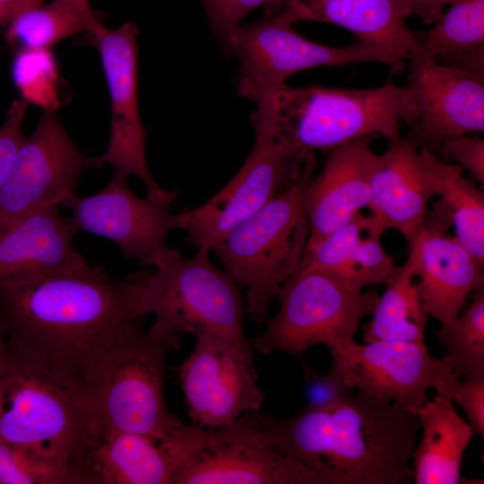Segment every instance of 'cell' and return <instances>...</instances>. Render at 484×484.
Here are the masks:
<instances>
[{
  "label": "cell",
  "instance_id": "obj_29",
  "mask_svg": "<svg viewBox=\"0 0 484 484\" xmlns=\"http://www.w3.org/2000/svg\"><path fill=\"white\" fill-rule=\"evenodd\" d=\"M103 28L66 0H52L15 15L5 31L7 42L17 50L51 48L79 33L93 37Z\"/></svg>",
  "mask_w": 484,
  "mask_h": 484
},
{
  "label": "cell",
  "instance_id": "obj_42",
  "mask_svg": "<svg viewBox=\"0 0 484 484\" xmlns=\"http://www.w3.org/2000/svg\"><path fill=\"white\" fill-rule=\"evenodd\" d=\"M5 350H6V341L4 339V335L3 332L0 329V368L2 367L4 356H5Z\"/></svg>",
  "mask_w": 484,
  "mask_h": 484
},
{
  "label": "cell",
  "instance_id": "obj_35",
  "mask_svg": "<svg viewBox=\"0 0 484 484\" xmlns=\"http://www.w3.org/2000/svg\"><path fill=\"white\" fill-rule=\"evenodd\" d=\"M444 157L454 160L470 172L479 183H484V140L461 134L444 142L440 151Z\"/></svg>",
  "mask_w": 484,
  "mask_h": 484
},
{
  "label": "cell",
  "instance_id": "obj_3",
  "mask_svg": "<svg viewBox=\"0 0 484 484\" xmlns=\"http://www.w3.org/2000/svg\"><path fill=\"white\" fill-rule=\"evenodd\" d=\"M81 381L6 341L0 368V441L22 449L81 484L95 441Z\"/></svg>",
  "mask_w": 484,
  "mask_h": 484
},
{
  "label": "cell",
  "instance_id": "obj_39",
  "mask_svg": "<svg viewBox=\"0 0 484 484\" xmlns=\"http://www.w3.org/2000/svg\"><path fill=\"white\" fill-rule=\"evenodd\" d=\"M45 0H3L10 15V21L21 13L40 5Z\"/></svg>",
  "mask_w": 484,
  "mask_h": 484
},
{
  "label": "cell",
  "instance_id": "obj_23",
  "mask_svg": "<svg viewBox=\"0 0 484 484\" xmlns=\"http://www.w3.org/2000/svg\"><path fill=\"white\" fill-rule=\"evenodd\" d=\"M284 7L294 22H328L349 30L356 41L385 51L402 70L419 44L396 0H288Z\"/></svg>",
  "mask_w": 484,
  "mask_h": 484
},
{
  "label": "cell",
  "instance_id": "obj_38",
  "mask_svg": "<svg viewBox=\"0 0 484 484\" xmlns=\"http://www.w3.org/2000/svg\"><path fill=\"white\" fill-rule=\"evenodd\" d=\"M460 0H396L401 14L416 15L427 25H432L445 12L446 5Z\"/></svg>",
  "mask_w": 484,
  "mask_h": 484
},
{
  "label": "cell",
  "instance_id": "obj_6",
  "mask_svg": "<svg viewBox=\"0 0 484 484\" xmlns=\"http://www.w3.org/2000/svg\"><path fill=\"white\" fill-rule=\"evenodd\" d=\"M281 138L304 154L328 151L367 136H400L401 122L414 123L411 89L385 83L370 89L283 84L272 107Z\"/></svg>",
  "mask_w": 484,
  "mask_h": 484
},
{
  "label": "cell",
  "instance_id": "obj_8",
  "mask_svg": "<svg viewBox=\"0 0 484 484\" xmlns=\"http://www.w3.org/2000/svg\"><path fill=\"white\" fill-rule=\"evenodd\" d=\"M294 23L283 7L278 14L238 27L227 39L224 48L240 60L238 93L256 106L271 101L290 76L303 70L378 62L394 73L402 72L379 48L359 41L343 47L320 44L298 33Z\"/></svg>",
  "mask_w": 484,
  "mask_h": 484
},
{
  "label": "cell",
  "instance_id": "obj_27",
  "mask_svg": "<svg viewBox=\"0 0 484 484\" xmlns=\"http://www.w3.org/2000/svg\"><path fill=\"white\" fill-rule=\"evenodd\" d=\"M416 38L437 62L484 82V0H460Z\"/></svg>",
  "mask_w": 484,
  "mask_h": 484
},
{
  "label": "cell",
  "instance_id": "obj_18",
  "mask_svg": "<svg viewBox=\"0 0 484 484\" xmlns=\"http://www.w3.org/2000/svg\"><path fill=\"white\" fill-rule=\"evenodd\" d=\"M207 434V428L194 424L167 440L131 432L99 438L81 465V484H171Z\"/></svg>",
  "mask_w": 484,
  "mask_h": 484
},
{
  "label": "cell",
  "instance_id": "obj_13",
  "mask_svg": "<svg viewBox=\"0 0 484 484\" xmlns=\"http://www.w3.org/2000/svg\"><path fill=\"white\" fill-rule=\"evenodd\" d=\"M171 484L339 483L281 452L250 411L208 429L203 446L178 469Z\"/></svg>",
  "mask_w": 484,
  "mask_h": 484
},
{
  "label": "cell",
  "instance_id": "obj_4",
  "mask_svg": "<svg viewBox=\"0 0 484 484\" xmlns=\"http://www.w3.org/2000/svg\"><path fill=\"white\" fill-rule=\"evenodd\" d=\"M180 335L156 324L129 328L88 370L82 388L97 440L119 432L167 440L186 424L167 408L166 361Z\"/></svg>",
  "mask_w": 484,
  "mask_h": 484
},
{
  "label": "cell",
  "instance_id": "obj_31",
  "mask_svg": "<svg viewBox=\"0 0 484 484\" xmlns=\"http://www.w3.org/2000/svg\"><path fill=\"white\" fill-rule=\"evenodd\" d=\"M12 74L25 102L42 108L44 112H56L59 108V72L50 48L17 50Z\"/></svg>",
  "mask_w": 484,
  "mask_h": 484
},
{
  "label": "cell",
  "instance_id": "obj_1",
  "mask_svg": "<svg viewBox=\"0 0 484 484\" xmlns=\"http://www.w3.org/2000/svg\"><path fill=\"white\" fill-rule=\"evenodd\" d=\"M147 314L143 272L112 280L100 266L0 286L7 341L78 381Z\"/></svg>",
  "mask_w": 484,
  "mask_h": 484
},
{
  "label": "cell",
  "instance_id": "obj_34",
  "mask_svg": "<svg viewBox=\"0 0 484 484\" xmlns=\"http://www.w3.org/2000/svg\"><path fill=\"white\" fill-rule=\"evenodd\" d=\"M27 107L28 103L22 99L13 101L0 126V186L9 175L24 139L22 121Z\"/></svg>",
  "mask_w": 484,
  "mask_h": 484
},
{
  "label": "cell",
  "instance_id": "obj_14",
  "mask_svg": "<svg viewBox=\"0 0 484 484\" xmlns=\"http://www.w3.org/2000/svg\"><path fill=\"white\" fill-rule=\"evenodd\" d=\"M94 168H99L96 159L77 147L55 112L45 111L0 186V232L38 211L61 206L75 194L82 173Z\"/></svg>",
  "mask_w": 484,
  "mask_h": 484
},
{
  "label": "cell",
  "instance_id": "obj_30",
  "mask_svg": "<svg viewBox=\"0 0 484 484\" xmlns=\"http://www.w3.org/2000/svg\"><path fill=\"white\" fill-rule=\"evenodd\" d=\"M436 337L445 349L442 358L458 379L484 374V288L450 323L441 324Z\"/></svg>",
  "mask_w": 484,
  "mask_h": 484
},
{
  "label": "cell",
  "instance_id": "obj_15",
  "mask_svg": "<svg viewBox=\"0 0 484 484\" xmlns=\"http://www.w3.org/2000/svg\"><path fill=\"white\" fill-rule=\"evenodd\" d=\"M127 178L115 170L102 190L90 196L73 194L61 206L70 210L67 219L75 234L86 231L108 238L119 246L125 259L155 267L174 251L166 240L176 229L171 205L178 191L141 198L131 191Z\"/></svg>",
  "mask_w": 484,
  "mask_h": 484
},
{
  "label": "cell",
  "instance_id": "obj_21",
  "mask_svg": "<svg viewBox=\"0 0 484 484\" xmlns=\"http://www.w3.org/2000/svg\"><path fill=\"white\" fill-rule=\"evenodd\" d=\"M59 207L38 211L0 232V286L92 268L73 247L76 234Z\"/></svg>",
  "mask_w": 484,
  "mask_h": 484
},
{
  "label": "cell",
  "instance_id": "obj_2",
  "mask_svg": "<svg viewBox=\"0 0 484 484\" xmlns=\"http://www.w3.org/2000/svg\"><path fill=\"white\" fill-rule=\"evenodd\" d=\"M281 452L339 484H408L420 430L417 413L366 393H350L286 419L251 411Z\"/></svg>",
  "mask_w": 484,
  "mask_h": 484
},
{
  "label": "cell",
  "instance_id": "obj_36",
  "mask_svg": "<svg viewBox=\"0 0 484 484\" xmlns=\"http://www.w3.org/2000/svg\"><path fill=\"white\" fill-rule=\"evenodd\" d=\"M452 400L456 402L468 418L474 433L484 436V374L464 377L459 381Z\"/></svg>",
  "mask_w": 484,
  "mask_h": 484
},
{
  "label": "cell",
  "instance_id": "obj_19",
  "mask_svg": "<svg viewBox=\"0 0 484 484\" xmlns=\"http://www.w3.org/2000/svg\"><path fill=\"white\" fill-rule=\"evenodd\" d=\"M452 224L447 214L433 209L415 243L421 303L428 315L441 324L453 321L466 307L469 295L484 281V263L456 239L445 236Z\"/></svg>",
  "mask_w": 484,
  "mask_h": 484
},
{
  "label": "cell",
  "instance_id": "obj_17",
  "mask_svg": "<svg viewBox=\"0 0 484 484\" xmlns=\"http://www.w3.org/2000/svg\"><path fill=\"white\" fill-rule=\"evenodd\" d=\"M407 59L418 110L408 138L418 148L436 153L451 137L483 133L484 82L437 62L419 43Z\"/></svg>",
  "mask_w": 484,
  "mask_h": 484
},
{
  "label": "cell",
  "instance_id": "obj_7",
  "mask_svg": "<svg viewBox=\"0 0 484 484\" xmlns=\"http://www.w3.org/2000/svg\"><path fill=\"white\" fill-rule=\"evenodd\" d=\"M280 308L264 333L250 339L254 350L281 351L298 359L310 347L352 340L379 295L364 292L333 273L300 267L280 288Z\"/></svg>",
  "mask_w": 484,
  "mask_h": 484
},
{
  "label": "cell",
  "instance_id": "obj_26",
  "mask_svg": "<svg viewBox=\"0 0 484 484\" xmlns=\"http://www.w3.org/2000/svg\"><path fill=\"white\" fill-rule=\"evenodd\" d=\"M417 246L409 257L393 268L385 280V290L371 311V319L362 325L364 341L425 342L428 314L423 308L417 283Z\"/></svg>",
  "mask_w": 484,
  "mask_h": 484
},
{
  "label": "cell",
  "instance_id": "obj_20",
  "mask_svg": "<svg viewBox=\"0 0 484 484\" xmlns=\"http://www.w3.org/2000/svg\"><path fill=\"white\" fill-rule=\"evenodd\" d=\"M376 136L336 147L321 171L307 182L303 202L315 243L350 221L367 207L377 154L371 149Z\"/></svg>",
  "mask_w": 484,
  "mask_h": 484
},
{
  "label": "cell",
  "instance_id": "obj_32",
  "mask_svg": "<svg viewBox=\"0 0 484 484\" xmlns=\"http://www.w3.org/2000/svg\"><path fill=\"white\" fill-rule=\"evenodd\" d=\"M0 484H67V481L56 469L0 441Z\"/></svg>",
  "mask_w": 484,
  "mask_h": 484
},
{
  "label": "cell",
  "instance_id": "obj_11",
  "mask_svg": "<svg viewBox=\"0 0 484 484\" xmlns=\"http://www.w3.org/2000/svg\"><path fill=\"white\" fill-rule=\"evenodd\" d=\"M193 352L178 367V377L195 425L221 427L259 411L264 393L254 366V348L244 333L196 335Z\"/></svg>",
  "mask_w": 484,
  "mask_h": 484
},
{
  "label": "cell",
  "instance_id": "obj_28",
  "mask_svg": "<svg viewBox=\"0 0 484 484\" xmlns=\"http://www.w3.org/2000/svg\"><path fill=\"white\" fill-rule=\"evenodd\" d=\"M436 194L451 214L455 239L484 263V194L464 177L458 164L445 161L436 152L419 148Z\"/></svg>",
  "mask_w": 484,
  "mask_h": 484
},
{
  "label": "cell",
  "instance_id": "obj_41",
  "mask_svg": "<svg viewBox=\"0 0 484 484\" xmlns=\"http://www.w3.org/2000/svg\"><path fill=\"white\" fill-rule=\"evenodd\" d=\"M9 22L10 15L8 13L7 8L3 0H0V25L8 24Z\"/></svg>",
  "mask_w": 484,
  "mask_h": 484
},
{
  "label": "cell",
  "instance_id": "obj_25",
  "mask_svg": "<svg viewBox=\"0 0 484 484\" xmlns=\"http://www.w3.org/2000/svg\"><path fill=\"white\" fill-rule=\"evenodd\" d=\"M422 435L411 453L414 484H458L462 455L474 431L457 413L454 401L436 393L418 410Z\"/></svg>",
  "mask_w": 484,
  "mask_h": 484
},
{
  "label": "cell",
  "instance_id": "obj_10",
  "mask_svg": "<svg viewBox=\"0 0 484 484\" xmlns=\"http://www.w3.org/2000/svg\"><path fill=\"white\" fill-rule=\"evenodd\" d=\"M209 252L198 249L186 259L174 249L155 272L143 271L145 307L154 324L177 335L244 333L238 283L212 263Z\"/></svg>",
  "mask_w": 484,
  "mask_h": 484
},
{
  "label": "cell",
  "instance_id": "obj_24",
  "mask_svg": "<svg viewBox=\"0 0 484 484\" xmlns=\"http://www.w3.org/2000/svg\"><path fill=\"white\" fill-rule=\"evenodd\" d=\"M385 230L371 214L359 213L329 236L307 244L299 268L323 269L359 290L384 283L395 267L381 243Z\"/></svg>",
  "mask_w": 484,
  "mask_h": 484
},
{
  "label": "cell",
  "instance_id": "obj_9",
  "mask_svg": "<svg viewBox=\"0 0 484 484\" xmlns=\"http://www.w3.org/2000/svg\"><path fill=\"white\" fill-rule=\"evenodd\" d=\"M255 143L234 177L202 205L176 214V229L198 249L212 246L254 214L299 174L307 154L278 134L273 117L253 113Z\"/></svg>",
  "mask_w": 484,
  "mask_h": 484
},
{
  "label": "cell",
  "instance_id": "obj_5",
  "mask_svg": "<svg viewBox=\"0 0 484 484\" xmlns=\"http://www.w3.org/2000/svg\"><path fill=\"white\" fill-rule=\"evenodd\" d=\"M313 151L298 176L261 209L236 225L211 248L225 271L246 288V312L264 321L281 285L298 272L310 228L303 196L315 175Z\"/></svg>",
  "mask_w": 484,
  "mask_h": 484
},
{
  "label": "cell",
  "instance_id": "obj_12",
  "mask_svg": "<svg viewBox=\"0 0 484 484\" xmlns=\"http://www.w3.org/2000/svg\"><path fill=\"white\" fill-rule=\"evenodd\" d=\"M332 367L350 389L389 401L417 413L427 391L452 399L460 380L442 359L434 358L425 342L355 339L326 344Z\"/></svg>",
  "mask_w": 484,
  "mask_h": 484
},
{
  "label": "cell",
  "instance_id": "obj_16",
  "mask_svg": "<svg viewBox=\"0 0 484 484\" xmlns=\"http://www.w3.org/2000/svg\"><path fill=\"white\" fill-rule=\"evenodd\" d=\"M138 32L135 22L130 21L114 30L103 26L91 37L100 56L111 104L108 149L95 159L99 167L109 164L128 177H138L147 188V196L154 198L166 190L154 180L145 156L147 131L137 93Z\"/></svg>",
  "mask_w": 484,
  "mask_h": 484
},
{
  "label": "cell",
  "instance_id": "obj_37",
  "mask_svg": "<svg viewBox=\"0 0 484 484\" xmlns=\"http://www.w3.org/2000/svg\"><path fill=\"white\" fill-rule=\"evenodd\" d=\"M308 385L307 389L308 408H320L333 404L344 398L350 393V389L343 381L340 374L331 367L329 372L318 376L307 369Z\"/></svg>",
  "mask_w": 484,
  "mask_h": 484
},
{
  "label": "cell",
  "instance_id": "obj_22",
  "mask_svg": "<svg viewBox=\"0 0 484 484\" xmlns=\"http://www.w3.org/2000/svg\"><path fill=\"white\" fill-rule=\"evenodd\" d=\"M434 180L419 149L407 137L388 141L377 154L367 208L385 228L398 230L414 246L436 195Z\"/></svg>",
  "mask_w": 484,
  "mask_h": 484
},
{
  "label": "cell",
  "instance_id": "obj_40",
  "mask_svg": "<svg viewBox=\"0 0 484 484\" xmlns=\"http://www.w3.org/2000/svg\"><path fill=\"white\" fill-rule=\"evenodd\" d=\"M76 8H78L84 14L91 17L98 18L96 14L92 12L88 0H66Z\"/></svg>",
  "mask_w": 484,
  "mask_h": 484
},
{
  "label": "cell",
  "instance_id": "obj_33",
  "mask_svg": "<svg viewBox=\"0 0 484 484\" xmlns=\"http://www.w3.org/2000/svg\"><path fill=\"white\" fill-rule=\"evenodd\" d=\"M212 31L224 48L229 34L240 26L241 21L259 6L271 9L284 7L288 0H202Z\"/></svg>",
  "mask_w": 484,
  "mask_h": 484
}]
</instances>
